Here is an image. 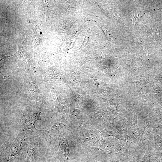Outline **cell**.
<instances>
[{"label": "cell", "mask_w": 162, "mask_h": 162, "mask_svg": "<svg viewBox=\"0 0 162 162\" xmlns=\"http://www.w3.org/2000/svg\"><path fill=\"white\" fill-rule=\"evenodd\" d=\"M24 83V94L23 98L26 101L36 100L46 104V100L39 90L35 80H34L29 74L21 70Z\"/></svg>", "instance_id": "6da1fadb"}, {"label": "cell", "mask_w": 162, "mask_h": 162, "mask_svg": "<svg viewBox=\"0 0 162 162\" xmlns=\"http://www.w3.org/2000/svg\"><path fill=\"white\" fill-rule=\"evenodd\" d=\"M27 139L25 133L22 132L11 138L3 144L2 149L7 154V162H9L20 153L26 144Z\"/></svg>", "instance_id": "7a4b0ae2"}, {"label": "cell", "mask_w": 162, "mask_h": 162, "mask_svg": "<svg viewBox=\"0 0 162 162\" xmlns=\"http://www.w3.org/2000/svg\"><path fill=\"white\" fill-rule=\"evenodd\" d=\"M89 147L92 151L99 153L116 154L126 157L132 156L130 153L123 148L118 143L109 140H103L97 146Z\"/></svg>", "instance_id": "3957f363"}, {"label": "cell", "mask_w": 162, "mask_h": 162, "mask_svg": "<svg viewBox=\"0 0 162 162\" xmlns=\"http://www.w3.org/2000/svg\"><path fill=\"white\" fill-rule=\"evenodd\" d=\"M74 136L78 140L87 141L97 145L103 141L100 132L95 130L86 129L81 126L77 128Z\"/></svg>", "instance_id": "277c9868"}, {"label": "cell", "mask_w": 162, "mask_h": 162, "mask_svg": "<svg viewBox=\"0 0 162 162\" xmlns=\"http://www.w3.org/2000/svg\"><path fill=\"white\" fill-rule=\"evenodd\" d=\"M56 144L58 149V158L62 160H68L70 158V155L67 139L64 137H60L57 139Z\"/></svg>", "instance_id": "5b68a950"}, {"label": "cell", "mask_w": 162, "mask_h": 162, "mask_svg": "<svg viewBox=\"0 0 162 162\" xmlns=\"http://www.w3.org/2000/svg\"><path fill=\"white\" fill-rule=\"evenodd\" d=\"M41 112H36L28 114L23 120V126L25 131L27 129L38 130L35 128V124L38 120H41L40 114Z\"/></svg>", "instance_id": "8992f818"}, {"label": "cell", "mask_w": 162, "mask_h": 162, "mask_svg": "<svg viewBox=\"0 0 162 162\" xmlns=\"http://www.w3.org/2000/svg\"><path fill=\"white\" fill-rule=\"evenodd\" d=\"M67 124L64 116L55 123L47 132L49 135L59 136L65 130Z\"/></svg>", "instance_id": "52a82bcc"}, {"label": "cell", "mask_w": 162, "mask_h": 162, "mask_svg": "<svg viewBox=\"0 0 162 162\" xmlns=\"http://www.w3.org/2000/svg\"><path fill=\"white\" fill-rule=\"evenodd\" d=\"M35 152V146L32 144L29 145L27 149L24 162H33Z\"/></svg>", "instance_id": "ba28073f"}, {"label": "cell", "mask_w": 162, "mask_h": 162, "mask_svg": "<svg viewBox=\"0 0 162 162\" xmlns=\"http://www.w3.org/2000/svg\"><path fill=\"white\" fill-rule=\"evenodd\" d=\"M150 157L148 152H146L142 158L140 160L135 162H150Z\"/></svg>", "instance_id": "9c48e42d"}, {"label": "cell", "mask_w": 162, "mask_h": 162, "mask_svg": "<svg viewBox=\"0 0 162 162\" xmlns=\"http://www.w3.org/2000/svg\"><path fill=\"white\" fill-rule=\"evenodd\" d=\"M106 162H119L115 160L114 159L112 158L110 156V157L107 160ZM126 162H132L131 161Z\"/></svg>", "instance_id": "30bf717a"}, {"label": "cell", "mask_w": 162, "mask_h": 162, "mask_svg": "<svg viewBox=\"0 0 162 162\" xmlns=\"http://www.w3.org/2000/svg\"><path fill=\"white\" fill-rule=\"evenodd\" d=\"M160 9H162V7H161L160 8ZM160 9H158V10H159Z\"/></svg>", "instance_id": "8fae6325"}]
</instances>
